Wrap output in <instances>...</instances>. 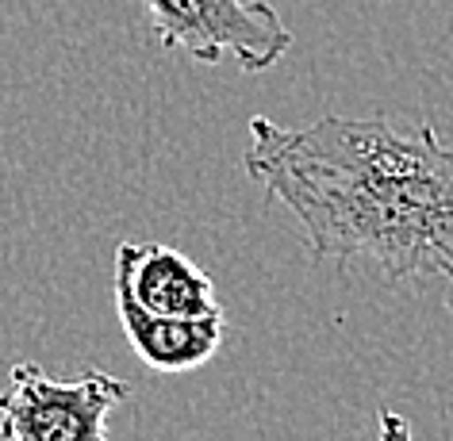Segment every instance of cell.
<instances>
[{
	"label": "cell",
	"instance_id": "cell-2",
	"mask_svg": "<svg viewBox=\"0 0 453 441\" xmlns=\"http://www.w3.org/2000/svg\"><path fill=\"white\" fill-rule=\"evenodd\" d=\"M146 12L165 50L200 65L234 62L242 73H269L296 42L265 0H146Z\"/></svg>",
	"mask_w": 453,
	"mask_h": 441
},
{
	"label": "cell",
	"instance_id": "cell-4",
	"mask_svg": "<svg viewBox=\"0 0 453 441\" xmlns=\"http://www.w3.org/2000/svg\"><path fill=\"white\" fill-rule=\"evenodd\" d=\"M111 280L123 285L146 311L200 319L219 315L215 280L180 250L162 242H119L111 257Z\"/></svg>",
	"mask_w": 453,
	"mask_h": 441
},
{
	"label": "cell",
	"instance_id": "cell-6",
	"mask_svg": "<svg viewBox=\"0 0 453 441\" xmlns=\"http://www.w3.org/2000/svg\"><path fill=\"white\" fill-rule=\"evenodd\" d=\"M377 437L380 441H415L411 422H407L400 411H392V407H380L377 411Z\"/></svg>",
	"mask_w": 453,
	"mask_h": 441
},
{
	"label": "cell",
	"instance_id": "cell-1",
	"mask_svg": "<svg viewBox=\"0 0 453 441\" xmlns=\"http://www.w3.org/2000/svg\"><path fill=\"white\" fill-rule=\"evenodd\" d=\"M242 169L296 215L315 262H369L388 285H453V146L430 123L319 116L280 127L254 116Z\"/></svg>",
	"mask_w": 453,
	"mask_h": 441
},
{
	"label": "cell",
	"instance_id": "cell-5",
	"mask_svg": "<svg viewBox=\"0 0 453 441\" xmlns=\"http://www.w3.org/2000/svg\"><path fill=\"white\" fill-rule=\"evenodd\" d=\"M111 303H116L123 338L131 342L134 357L154 372H192L219 354L226 338V315H200V319H177V315L146 311L123 285L111 280Z\"/></svg>",
	"mask_w": 453,
	"mask_h": 441
},
{
	"label": "cell",
	"instance_id": "cell-3",
	"mask_svg": "<svg viewBox=\"0 0 453 441\" xmlns=\"http://www.w3.org/2000/svg\"><path fill=\"white\" fill-rule=\"evenodd\" d=\"M131 384L88 369L77 380H58L35 361H19L0 392L4 441H108V418L127 403Z\"/></svg>",
	"mask_w": 453,
	"mask_h": 441
}]
</instances>
